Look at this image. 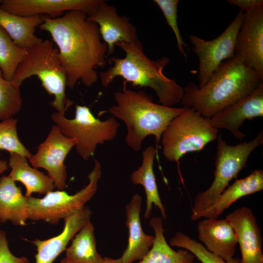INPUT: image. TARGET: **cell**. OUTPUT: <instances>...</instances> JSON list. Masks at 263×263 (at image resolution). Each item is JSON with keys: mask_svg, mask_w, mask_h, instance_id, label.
<instances>
[{"mask_svg": "<svg viewBox=\"0 0 263 263\" xmlns=\"http://www.w3.org/2000/svg\"><path fill=\"white\" fill-rule=\"evenodd\" d=\"M27 52L28 49L17 46L0 26V69L5 80L12 81Z\"/></svg>", "mask_w": 263, "mask_h": 263, "instance_id": "4316f807", "label": "cell"}, {"mask_svg": "<svg viewBox=\"0 0 263 263\" xmlns=\"http://www.w3.org/2000/svg\"><path fill=\"white\" fill-rule=\"evenodd\" d=\"M101 0H0V8L15 15L30 17L61 16L66 11H79L88 16L97 10Z\"/></svg>", "mask_w": 263, "mask_h": 263, "instance_id": "4fadbf2b", "label": "cell"}, {"mask_svg": "<svg viewBox=\"0 0 263 263\" xmlns=\"http://www.w3.org/2000/svg\"><path fill=\"white\" fill-rule=\"evenodd\" d=\"M244 18L245 13L240 11L225 30L212 40H206L195 35L189 36L192 50L199 60L198 88L206 84L223 62L235 56L237 35Z\"/></svg>", "mask_w": 263, "mask_h": 263, "instance_id": "30bf717a", "label": "cell"}, {"mask_svg": "<svg viewBox=\"0 0 263 263\" xmlns=\"http://www.w3.org/2000/svg\"><path fill=\"white\" fill-rule=\"evenodd\" d=\"M96 245L94 225L90 220L66 249V258L72 263H100L103 257L97 251Z\"/></svg>", "mask_w": 263, "mask_h": 263, "instance_id": "484cf974", "label": "cell"}, {"mask_svg": "<svg viewBox=\"0 0 263 263\" xmlns=\"http://www.w3.org/2000/svg\"><path fill=\"white\" fill-rule=\"evenodd\" d=\"M28 219L27 197L8 175L0 178V223L9 221L15 225H25Z\"/></svg>", "mask_w": 263, "mask_h": 263, "instance_id": "7402d4cb", "label": "cell"}, {"mask_svg": "<svg viewBox=\"0 0 263 263\" xmlns=\"http://www.w3.org/2000/svg\"><path fill=\"white\" fill-rule=\"evenodd\" d=\"M59 263H72L69 262L66 258H65L62 259Z\"/></svg>", "mask_w": 263, "mask_h": 263, "instance_id": "d590c367", "label": "cell"}, {"mask_svg": "<svg viewBox=\"0 0 263 263\" xmlns=\"http://www.w3.org/2000/svg\"><path fill=\"white\" fill-rule=\"evenodd\" d=\"M263 80V76L234 56L223 62L202 88L189 83L184 88L181 104L209 119L249 94Z\"/></svg>", "mask_w": 263, "mask_h": 263, "instance_id": "7a4b0ae2", "label": "cell"}, {"mask_svg": "<svg viewBox=\"0 0 263 263\" xmlns=\"http://www.w3.org/2000/svg\"><path fill=\"white\" fill-rule=\"evenodd\" d=\"M87 19L98 25L101 38L107 46L108 55L113 53L118 43L138 39L136 27L128 18L120 16L116 9L104 0H101L96 11Z\"/></svg>", "mask_w": 263, "mask_h": 263, "instance_id": "2e32d148", "label": "cell"}, {"mask_svg": "<svg viewBox=\"0 0 263 263\" xmlns=\"http://www.w3.org/2000/svg\"><path fill=\"white\" fill-rule=\"evenodd\" d=\"M226 2L238 6L240 11L247 13L260 6H263V0H227Z\"/></svg>", "mask_w": 263, "mask_h": 263, "instance_id": "d6a6232c", "label": "cell"}, {"mask_svg": "<svg viewBox=\"0 0 263 263\" xmlns=\"http://www.w3.org/2000/svg\"><path fill=\"white\" fill-rule=\"evenodd\" d=\"M218 136V130L211 125L209 118L193 108H186L163 132V154L168 160L178 162L188 152L203 150Z\"/></svg>", "mask_w": 263, "mask_h": 263, "instance_id": "52a82bcc", "label": "cell"}, {"mask_svg": "<svg viewBox=\"0 0 263 263\" xmlns=\"http://www.w3.org/2000/svg\"><path fill=\"white\" fill-rule=\"evenodd\" d=\"M100 263H123V262L121 258L113 259L107 257H103L102 261Z\"/></svg>", "mask_w": 263, "mask_h": 263, "instance_id": "836d02e7", "label": "cell"}, {"mask_svg": "<svg viewBox=\"0 0 263 263\" xmlns=\"http://www.w3.org/2000/svg\"><path fill=\"white\" fill-rule=\"evenodd\" d=\"M101 175V164L94 159V168L88 176V184L75 194L70 195L65 191L58 190L49 192L41 198L26 197L28 219L57 224L61 219L85 206L96 192Z\"/></svg>", "mask_w": 263, "mask_h": 263, "instance_id": "9c48e42d", "label": "cell"}, {"mask_svg": "<svg viewBox=\"0 0 263 263\" xmlns=\"http://www.w3.org/2000/svg\"><path fill=\"white\" fill-rule=\"evenodd\" d=\"M22 104L19 88L5 80L0 69V120L13 117L20 111Z\"/></svg>", "mask_w": 263, "mask_h": 263, "instance_id": "f1b7e54d", "label": "cell"}, {"mask_svg": "<svg viewBox=\"0 0 263 263\" xmlns=\"http://www.w3.org/2000/svg\"><path fill=\"white\" fill-rule=\"evenodd\" d=\"M142 198L134 194L126 206V225L128 228L127 247L121 257L123 263H133L141 260L151 247L154 236L146 234L143 230L140 221Z\"/></svg>", "mask_w": 263, "mask_h": 263, "instance_id": "d6986e66", "label": "cell"}, {"mask_svg": "<svg viewBox=\"0 0 263 263\" xmlns=\"http://www.w3.org/2000/svg\"><path fill=\"white\" fill-rule=\"evenodd\" d=\"M217 139L214 179L207 189L196 195L191 209L190 218L192 221H195L200 212L215 203L229 182L236 178L246 167L251 152L263 143V132L261 131L253 139L236 145L227 144L220 134Z\"/></svg>", "mask_w": 263, "mask_h": 263, "instance_id": "8992f818", "label": "cell"}, {"mask_svg": "<svg viewBox=\"0 0 263 263\" xmlns=\"http://www.w3.org/2000/svg\"><path fill=\"white\" fill-rule=\"evenodd\" d=\"M197 231L198 240L207 250L226 262L234 258L237 236L226 218H205L198 222Z\"/></svg>", "mask_w": 263, "mask_h": 263, "instance_id": "e0dca14e", "label": "cell"}, {"mask_svg": "<svg viewBox=\"0 0 263 263\" xmlns=\"http://www.w3.org/2000/svg\"><path fill=\"white\" fill-rule=\"evenodd\" d=\"M126 83L124 81L122 90L114 93L116 104L109 108V112L125 123L126 144L138 151L144 140L149 135H153L158 144L170 122L186 108L169 107L155 103L150 95L143 91L128 89Z\"/></svg>", "mask_w": 263, "mask_h": 263, "instance_id": "277c9868", "label": "cell"}, {"mask_svg": "<svg viewBox=\"0 0 263 263\" xmlns=\"http://www.w3.org/2000/svg\"><path fill=\"white\" fill-rule=\"evenodd\" d=\"M32 76H37L47 93L54 96L51 105L57 112L65 113L73 104L66 97L67 75L57 48L48 39L28 50L11 83L19 88L25 79Z\"/></svg>", "mask_w": 263, "mask_h": 263, "instance_id": "5b68a950", "label": "cell"}, {"mask_svg": "<svg viewBox=\"0 0 263 263\" xmlns=\"http://www.w3.org/2000/svg\"><path fill=\"white\" fill-rule=\"evenodd\" d=\"M11 169L9 176L15 182L19 181L26 188V197L33 193L46 194L53 191L52 180L36 168L31 167L24 156L15 152L10 153L8 162Z\"/></svg>", "mask_w": 263, "mask_h": 263, "instance_id": "603a6c76", "label": "cell"}, {"mask_svg": "<svg viewBox=\"0 0 263 263\" xmlns=\"http://www.w3.org/2000/svg\"><path fill=\"white\" fill-rule=\"evenodd\" d=\"M0 263H30L25 257H18L10 251L6 233L0 229Z\"/></svg>", "mask_w": 263, "mask_h": 263, "instance_id": "1f68e13d", "label": "cell"}, {"mask_svg": "<svg viewBox=\"0 0 263 263\" xmlns=\"http://www.w3.org/2000/svg\"><path fill=\"white\" fill-rule=\"evenodd\" d=\"M235 56L263 76V6L245 13L236 39Z\"/></svg>", "mask_w": 263, "mask_h": 263, "instance_id": "7c38bea8", "label": "cell"}, {"mask_svg": "<svg viewBox=\"0 0 263 263\" xmlns=\"http://www.w3.org/2000/svg\"><path fill=\"white\" fill-rule=\"evenodd\" d=\"M263 116V81L249 94L227 106L209 118L211 125L225 129L238 140L245 134L240 130L246 120Z\"/></svg>", "mask_w": 263, "mask_h": 263, "instance_id": "5bb4252c", "label": "cell"}, {"mask_svg": "<svg viewBox=\"0 0 263 263\" xmlns=\"http://www.w3.org/2000/svg\"><path fill=\"white\" fill-rule=\"evenodd\" d=\"M75 146L74 140L64 135L54 125L46 139L38 147L36 153L29 160L35 168H42L48 172L55 187L62 190L66 187L67 176L65 158Z\"/></svg>", "mask_w": 263, "mask_h": 263, "instance_id": "8fae6325", "label": "cell"}, {"mask_svg": "<svg viewBox=\"0 0 263 263\" xmlns=\"http://www.w3.org/2000/svg\"><path fill=\"white\" fill-rule=\"evenodd\" d=\"M150 225L155 233L154 242L148 252L137 263H194L195 257L191 252L181 248L175 251L168 244L161 217L152 218Z\"/></svg>", "mask_w": 263, "mask_h": 263, "instance_id": "d4e9b609", "label": "cell"}, {"mask_svg": "<svg viewBox=\"0 0 263 263\" xmlns=\"http://www.w3.org/2000/svg\"><path fill=\"white\" fill-rule=\"evenodd\" d=\"M170 246L187 249L202 263H240V259L233 258L226 262L220 256L207 250L203 244L181 231L176 232L169 242Z\"/></svg>", "mask_w": 263, "mask_h": 263, "instance_id": "83f0119b", "label": "cell"}, {"mask_svg": "<svg viewBox=\"0 0 263 263\" xmlns=\"http://www.w3.org/2000/svg\"><path fill=\"white\" fill-rule=\"evenodd\" d=\"M263 189V171L253 170L247 176L237 179L220 195L215 203L200 212L195 221L201 218H217L226 209L238 199Z\"/></svg>", "mask_w": 263, "mask_h": 263, "instance_id": "ffe728a7", "label": "cell"}, {"mask_svg": "<svg viewBox=\"0 0 263 263\" xmlns=\"http://www.w3.org/2000/svg\"><path fill=\"white\" fill-rule=\"evenodd\" d=\"M116 46L124 51L125 56L123 58L112 56L107 59L113 65L99 73L103 87H108L116 77H121L133 86L152 89L159 103L163 106L172 107L181 101L184 88L163 73L170 61L168 57L149 58L138 39L130 42H121Z\"/></svg>", "mask_w": 263, "mask_h": 263, "instance_id": "3957f363", "label": "cell"}, {"mask_svg": "<svg viewBox=\"0 0 263 263\" xmlns=\"http://www.w3.org/2000/svg\"><path fill=\"white\" fill-rule=\"evenodd\" d=\"M38 27L47 32L57 46L60 58L67 75V86L73 89L80 81L90 87L98 75L95 69L107 62L108 48L101 40L96 23L88 19L79 11H71L60 17L41 16Z\"/></svg>", "mask_w": 263, "mask_h": 263, "instance_id": "6da1fadb", "label": "cell"}, {"mask_svg": "<svg viewBox=\"0 0 263 263\" xmlns=\"http://www.w3.org/2000/svg\"><path fill=\"white\" fill-rule=\"evenodd\" d=\"M42 22L41 16H21L0 8V26L19 47L28 50L43 40L35 35Z\"/></svg>", "mask_w": 263, "mask_h": 263, "instance_id": "cb8c5ba5", "label": "cell"}, {"mask_svg": "<svg viewBox=\"0 0 263 263\" xmlns=\"http://www.w3.org/2000/svg\"><path fill=\"white\" fill-rule=\"evenodd\" d=\"M8 167L7 161L0 159V175L6 171L8 169Z\"/></svg>", "mask_w": 263, "mask_h": 263, "instance_id": "e575fe53", "label": "cell"}, {"mask_svg": "<svg viewBox=\"0 0 263 263\" xmlns=\"http://www.w3.org/2000/svg\"><path fill=\"white\" fill-rule=\"evenodd\" d=\"M51 117L64 135L74 140L77 152L84 160L94 154L98 145L113 140L120 126L114 117L101 120L94 116L89 108L82 105L75 106L73 119L66 118L65 113L57 112Z\"/></svg>", "mask_w": 263, "mask_h": 263, "instance_id": "ba28073f", "label": "cell"}, {"mask_svg": "<svg viewBox=\"0 0 263 263\" xmlns=\"http://www.w3.org/2000/svg\"><path fill=\"white\" fill-rule=\"evenodd\" d=\"M157 150L153 146H149L142 152L141 166L131 175V180L134 185H141L144 188L146 195V207L144 214L145 219L151 215L152 206L157 207L160 211L162 218L166 219V208L162 203L153 172V163Z\"/></svg>", "mask_w": 263, "mask_h": 263, "instance_id": "44dd1931", "label": "cell"}, {"mask_svg": "<svg viewBox=\"0 0 263 263\" xmlns=\"http://www.w3.org/2000/svg\"><path fill=\"white\" fill-rule=\"evenodd\" d=\"M225 218L237 236L242 256L240 263H263L261 231L251 209L242 207Z\"/></svg>", "mask_w": 263, "mask_h": 263, "instance_id": "9a60e30c", "label": "cell"}, {"mask_svg": "<svg viewBox=\"0 0 263 263\" xmlns=\"http://www.w3.org/2000/svg\"><path fill=\"white\" fill-rule=\"evenodd\" d=\"M91 215L89 207L84 206L63 218L64 228L59 235L45 240L36 239L32 241L37 247L36 263H52L66 250L69 241L90 220Z\"/></svg>", "mask_w": 263, "mask_h": 263, "instance_id": "ac0fdd59", "label": "cell"}, {"mask_svg": "<svg viewBox=\"0 0 263 263\" xmlns=\"http://www.w3.org/2000/svg\"><path fill=\"white\" fill-rule=\"evenodd\" d=\"M17 120L10 118L0 122V150L22 155L29 160L33 154L20 141L17 132Z\"/></svg>", "mask_w": 263, "mask_h": 263, "instance_id": "f546056e", "label": "cell"}, {"mask_svg": "<svg viewBox=\"0 0 263 263\" xmlns=\"http://www.w3.org/2000/svg\"><path fill=\"white\" fill-rule=\"evenodd\" d=\"M162 11L167 22L175 35L179 53L187 57L184 48L188 45L182 39L177 23V7L179 0H154Z\"/></svg>", "mask_w": 263, "mask_h": 263, "instance_id": "4dcf8cb0", "label": "cell"}]
</instances>
